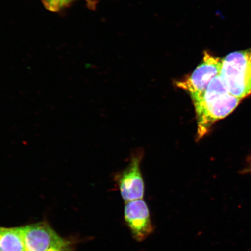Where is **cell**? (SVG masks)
<instances>
[{
	"mask_svg": "<svg viewBox=\"0 0 251 251\" xmlns=\"http://www.w3.org/2000/svg\"><path fill=\"white\" fill-rule=\"evenodd\" d=\"M241 100L228 92L219 75L213 78L202 95L193 101L196 113L198 139L205 136L216 122L230 115Z\"/></svg>",
	"mask_w": 251,
	"mask_h": 251,
	"instance_id": "obj_1",
	"label": "cell"
},
{
	"mask_svg": "<svg viewBox=\"0 0 251 251\" xmlns=\"http://www.w3.org/2000/svg\"><path fill=\"white\" fill-rule=\"evenodd\" d=\"M219 76L229 92L242 99L251 94V48L231 53L222 60Z\"/></svg>",
	"mask_w": 251,
	"mask_h": 251,
	"instance_id": "obj_2",
	"label": "cell"
},
{
	"mask_svg": "<svg viewBox=\"0 0 251 251\" xmlns=\"http://www.w3.org/2000/svg\"><path fill=\"white\" fill-rule=\"evenodd\" d=\"M222 60L208 52H204L201 64L198 66L190 76L176 81V84L190 94L193 101L205 92L210 82L221 72Z\"/></svg>",
	"mask_w": 251,
	"mask_h": 251,
	"instance_id": "obj_3",
	"label": "cell"
},
{
	"mask_svg": "<svg viewBox=\"0 0 251 251\" xmlns=\"http://www.w3.org/2000/svg\"><path fill=\"white\" fill-rule=\"evenodd\" d=\"M124 216L131 235L138 242L146 240L154 231L150 209L143 199L125 202Z\"/></svg>",
	"mask_w": 251,
	"mask_h": 251,
	"instance_id": "obj_4",
	"label": "cell"
},
{
	"mask_svg": "<svg viewBox=\"0 0 251 251\" xmlns=\"http://www.w3.org/2000/svg\"><path fill=\"white\" fill-rule=\"evenodd\" d=\"M25 251H47L67 242L46 223L20 227Z\"/></svg>",
	"mask_w": 251,
	"mask_h": 251,
	"instance_id": "obj_5",
	"label": "cell"
},
{
	"mask_svg": "<svg viewBox=\"0 0 251 251\" xmlns=\"http://www.w3.org/2000/svg\"><path fill=\"white\" fill-rule=\"evenodd\" d=\"M141 158V153L134 155L126 168L115 176L119 192L125 202L143 199L145 184L140 171Z\"/></svg>",
	"mask_w": 251,
	"mask_h": 251,
	"instance_id": "obj_6",
	"label": "cell"
},
{
	"mask_svg": "<svg viewBox=\"0 0 251 251\" xmlns=\"http://www.w3.org/2000/svg\"><path fill=\"white\" fill-rule=\"evenodd\" d=\"M0 251H25L20 227H0Z\"/></svg>",
	"mask_w": 251,
	"mask_h": 251,
	"instance_id": "obj_7",
	"label": "cell"
},
{
	"mask_svg": "<svg viewBox=\"0 0 251 251\" xmlns=\"http://www.w3.org/2000/svg\"><path fill=\"white\" fill-rule=\"evenodd\" d=\"M75 0H42L44 6L50 11L58 12L67 7ZM88 6L91 9L95 8L96 4L93 0H85Z\"/></svg>",
	"mask_w": 251,
	"mask_h": 251,
	"instance_id": "obj_8",
	"label": "cell"
},
{
	"mask_svg": "<svg viewBox=\"0 0 251 251\" xmlns=\"http://www.w3.org/2000/svg\"><path fill=\"white\" fill-rule=\"evenodd\" d=\"M47 251H72V245L70 241H68L67 243L62 246L52 248Z\"/></svg>",
	"mask_w": 251,
	"mask_h": 251,
	"instance_id": "obj_9",
	"label": "cell"
}]
</instances>
